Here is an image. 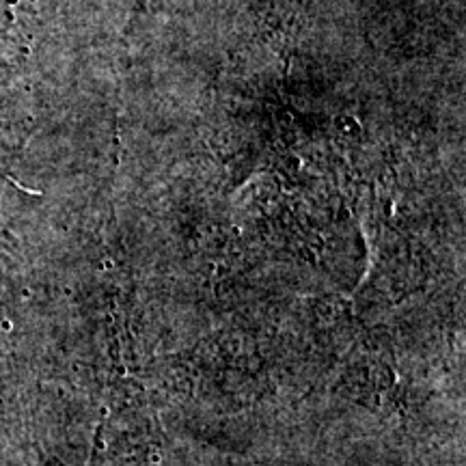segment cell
I'll use <instances>...</instances> for the list:
<instances>
[{"instance_id":"cell-1","label":"cell","mask_w":466,"mask_h":466,"mask_svg":"<svg viewBox=\"0 0 466 466\" xmlns=\"http://www.w3.org/2000/svg\"><path fill=\"white\" fill-rule=\"evenodd\" d=\"M220 466H233V464H220Z\"/></svg>"}]
</instances>
